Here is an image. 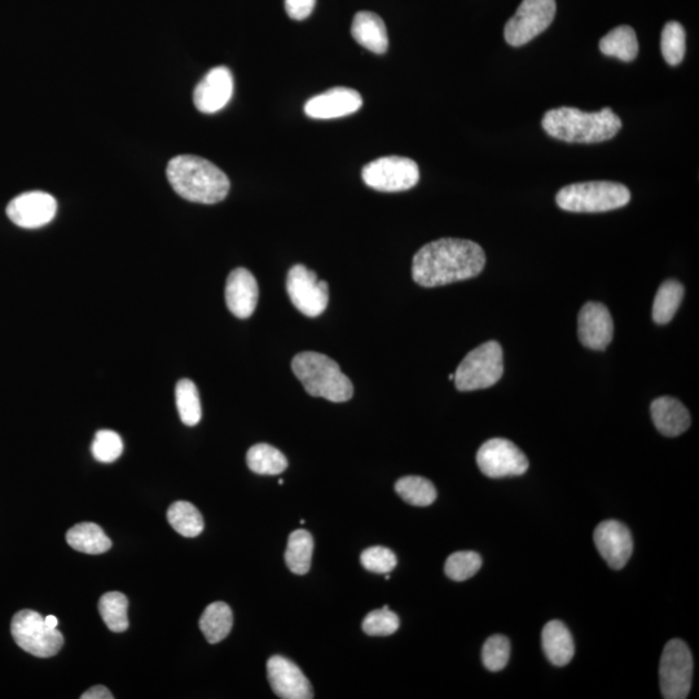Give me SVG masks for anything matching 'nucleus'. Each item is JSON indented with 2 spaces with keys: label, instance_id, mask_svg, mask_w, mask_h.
Masks as SVG:
<instances>
[{
  "label": "nucleus",
  "instance_id": "nucleus-1",
  "mask_svg": "<svg viewBox=\"0 0 699 699\" xmlns=\"http://www.w3.org/2000/svg\"><path fill=\"white\" fill-rule=\"evenodd\" d=\"M486 265L481 246L470 240L441 239L415 254L412 278L424 288L441 287L476 278Z\"/></svg>",
  "mask_w": 699,
  "mask_h": 699
},
{
  "label": "nucleus",
  "instance_id": "nucleus-2",
  "mask_svg": "<svg viewBox=\"0 0 699 699\" xmlns=\"http://www.w3.org/2000/svg\"><path fill=\"white\" fill-rule=\"evenodd\" d=\"M167 179L184 200L213 205L226 199L230 179L219 167L205 158L178 156L167 165Z\"/></svg>",
  "mask_w": 699,
  "mask_h": 699
},
{
  "label": "nucleus",
  "instance_id": "nucleus-3",
  "mask_svg": "<svg viewBox=\"0 0 699 699\" xmlns=\"http://www.w3.org/2000/svg\"><path fill=\"white\" fill-rule=\"evenodd\" d=\"M542 125L552 138L579 144L606 142L622 129L621 118L610 108L593 113L570 107L556 108L544 114Z\"/></svg>",
  "mask_w": 699,
  "mask_h": 699
},
{
  "label": "nucleus",
  "instance_id": "nucleus-4",
  "mask_svg": "<svg viewBox=\"0 0 699 699\" xmlns=\"http://www.w3.org/2000/svg\"><path fill=\"white\" fill-rule=\"evenodd\" d=\"M292 369L311 397L328 399L333 403H344L353 398V382L327 355L305 351L294 356Z\"/></svg>",
  "mask_w": 699,
  "mask_h": 699
},
{
  "label": "nucleus",
  "instance_id": "nucleus-5",
  "mask_svg": "<svg viewBox=\"0 0 699 699\" xmlns=\"http://www.w3.org/2000/svg\"><path fill=\"white\" fill-rule=\"evenodd\" d=\"M630 200V189L614 182L570 184L560 189L556 196L558 208L571 213H604L621 209Z\"/></svg>",
  "mask_w": 699,
  "mask_h": 699
},
{
  "label": "nucleus",
  "instance_id": "nucleus-6",
  "mask_svg": "<svg viewBox=\"0 0 699 699\" xmlns=\"http://www.w3.org/2000/svg\"><path fill=\"white\" fill-rule=\"evenodd\" d=\"M503 373V349L498 342L489 341L465 356L454 373V381L459 391L489 389L498 384Z\"/></svg>",
  "mask_w": 699,
  "mask_h": 699
},
{
  "label": "nucleus",
  "instance_id": "nucleus-7",
  "mask_svg": "<svg viewBox=\"0 0 699 699\" xmlns=\"http://www.w3.org/2000/svg\"><path fill=\"white\" fill-rule=\"evenodd\" d=\"M15 643L38 658L54 657L64 645V636L47 627L45 618L34 610H21L11 623Z\"/></svg>",
  "mask_w": 699,
  "mask_h": 699
},
{
  "label": "nucleus",
  "instance_id": "nucleus-8",
  "mask_svg": "<svg viewBox=\"0 0 699 699\" xmlns=\"http://www.w3.org/2000/svg\"><path fill=\"white\" fill-rule=\"evenodd\" d=\"M362 178L376 191L403 192L419 183L420 169L411 158L382 157L363 167Z\"/></svg>",
  "mask_w": 699,
  "mask_h": 699
},
{
  "label": "nucleus",
  "instance_id": "nucleus-9",
  "mask_svg": "<svg viewBox=\"0 0 699 699\" xmlns=\"http://www.w3.org/2000/svg\"><path fill=\"white\" fill-rule=\"evenodd\" d=\"M661 692L666 699H685L688 697L693 680V658L688 645L683 640L675 639L663 649L659 665Z\"/></svg>",
  "mask_w": 699,
  "mask_h": 699
},
{
  "label": "nucleus",
  "instance_id": "nucleus-10",
  "mask_svg": "<svg viewBox=\"0 0 699 699\" xmlns=\"http://www.w3.org/2000/svg\"><path fill=\"white\" fill-rule=\"evenodd\" d=\"M556 10V0H523L516 15L505 25V41L513 47L533 41L555 20Z\"/></svg>",
  "mask_w": 699,
  "mask_h": 699
},
{
  "label": "nucleus",
  "instance_id": "nucleus-11",
  "mask_svg": "<svg viewBox=\"0 0 699 699\" xmlns=\"http://www.w3.org/2000/svg\"><path fill=\"white\" fill-rule=\"evenodd\" d=\"M287 292L294 307L309 318L322 315L329 302V285L303 265L290 268Z\"/></svg>",
  "mask_w": 699,
  "mask_h": 699
},
{
  "label": "nucleus",
  "instance_id": "nucleus-12",
  "mask_svg": "<svg viewBox=\"0 0 699 699\" xmlns=\"http://www.w3.org/2000/svg\"><path fill=\"white\" fill-rule=\"evenodd\" d=\"M477 464L481 472L490 478L522 476L530 465L520 448L503 438L483 443L477 454Z\"/></svg>",
  "mask_w": 699,
  "mask_h": 699
},
{
  "label": "nucleus",
  "instance_id": "nucleus-13",
  "mask_svg": "<svg viewBox=\"0 0 699 699\" xmlns=\"http://www.w3.org/2000/svg\"><path fill=\"white\" fill-rule=\"evenodd\" d=\"M57 201L50 193L33 191L17 196L7 206V215L16 226L34 230L55 218Z\"/></svg>",
  "mask_w": 699,
  "mask_h": 699
},
{
  "label": "nucleus",
  "instance_id": "nucleus-14",
  "mask_svg": "<svg viewBox=\"0 0 699 699\" xmlns=\"http://www.w3.org/2000/svg\"><path fill=\"white\" fill-rule=\"evenodd\" d=\"M267 676L272 690L279 698H314L310 681L307 680L301 668L287 658L274 655L268 659Z\"/></svg>",
  "mask_w": 699,
  "mask_h": 699
},
{
  "label": "nucleus",
  "instance_id": "nucleus-15",
  "mask_svg": "<svg viewBox=\"0 0 699 699\" xmlns=\"http://www.w3.org/2000/svg\"><path fill=\"white\" fill-rule=\"evenodd\" d=\"M593 538L597 551L611 569L621 570L627 565L633 552V540L626 525L614 520L601 522Z\"/></svg>",
  "mask_w": 699,
  "mask_h": 699
},
{
  "label": "nucleus",
  "instance_id": "nucleus-16",
  "mask_svg": "<svg viewBox=\"0 0 699 699\" xmlns=\"http://www.w3.org/2000/svg\"><path fill=\"white\" fill-rule=\"evenodd\" d=\"M614 323L608 307L600 302H588L578 318V336L583 346L591 350H605L613 341Z\"/></svg>",
  "mask_w": 699,
  "mask_h": 699
},
{
  "label": "nucleus",
  "instance_id": "nucleus-17",
  "mask_svg": "<svg viewBox=\"0 0 699 699\" xmlns=\"http://www.w3.org/2000/svg\"><path fill=\"white\" fill-rule=\"evenodd\" d=\"M233 76L227 67L210 70L193 92V103L201 113L213 114L222 111L233 95Z\"/></svg>",
  "mask_w": 699,
  "mask_h": 699
},
{
  "label": "nucleus",
  "instance_id": "nucleus-18",
  "mask_svg": "<svg viewBox=\"0 0 699 699\" xmlns=\"http://www.w3.org/2000/svg\"><path fill=\"white\" fill-rule=\"evenodd\" d=\"M362 105V95L358 91L334 87L307 101L305 113L314 120H334L358 112Z\"/></svg>",
  "mask_w": 699,
  "mask_h": 699
},
{
  "label": "nucleus",
  "instance_id": "nucleus-19",
  "mask_svg": "<svg viewBox=\"0 0 699 699\" xmlns=\"http://www.w3.org/2000/svg\"><path fill=\"white\" fill-rule=\"evenodd\" d=\"M226 303L228 310L236 318L248 319L256 311L259 289L256 278L246 268H236L228 276L226 283Z\"/></svg>",
  "mask_w": 699,
  "mask_h": 699
},
{
  "label": "nucleus",
  "instance_id": "nucleus-20",
  "mask_svg": "<svg viewBox=\"0 0 699 699\" xmlns=\"http://www.w3.org/2000/svg\"><path fill=\"white\" fill-rule=\"evenodd\" d=\"M650 412H652L655 428L666 437H677L687 432L692 422L687 407L671 397L655 399Z\"/></svg>",
  "mask_w": 699,
  "mask_h": 699
},
{
  "label": "nucleus",
  "instance_id": "nucleus-21",
  "mask_svg": "<svg viewBox=\"0 0 699 699\" xmlns=\"http://www.w3.org/2000/svg\"><path fill=\"white\" fill-rule=\"evenodd\" d=\"M351 34L360 46L373 54L384 55L389 48L388 30L384 20L373 12L356 13Z\"/></svg>",
  "mask_w": 699,
  "mask_h": 699
},
{
  "label": "nucleus",
  "instance_id": "nucleus-22",
  "mask_svg": "<svg viewBox=\"0 0 699 699\" xmlns=\"http://www.w3.org/2000/svg\"><path fill=\"white\" fill-rule=\"evenodd\" d=\"M545 657L552 665L562 667L569 665L574 657L575 646L569 628L560 621L545 624L542 633Z\"/></svg>",
  "mask_w": 699,
  "mask_h": 699
},
{
  "label": "nucleus",
  "instance_id": "nucleus-23",
  "mask_svg": "<svg viewBox=\"0 0 699 699\" xmlns=\"http://www.w3.org/2000/svg\"><path fill=\"white\" fill-rule=\"evenodd\" d=\"M67 542L78 552L101 555L112 548L111 539L100 526L91 522L78 523L67 533Z\"/></svg>",
  "mask_w": 699,
  "mask_h": 699
},
{
  "label": "nucleus",
  "instance_id": "nucleus-24",
  "mask_svg": "<svg viewBox=\"0 0 699 699\" xmlns=\"http://www.w3.org/2000/svg\"><path fill=\"white\" fill-rule=\"evenodd\" d=\"M602 54L630 63L639 55V41L635 30L628 25L617 26L600 41Z\"/></svg>",
  "mask_w": 699,
  "mask_h": 699
},
{
  "label": "nucleus",
  "instance_id": "nucleus-25",
  "mask_svg": "<svg viewBox=\"0 0 699 699\" xmlns=\"http://www.w3.org/2000/svg\"><path fill=\"white\" fill-rule=\"evenodd\" d=\"M233 614L224 602H214L205 609L200 619V630L210 644L221 643L232 630Z\"/></svg>",
  "mask_w": 699,
  "mask_h": 699
},
{
  "label": "nucleus",
  "instance_id": "nucleus-26",
  "mask_svg": "<svg viewBox=\"0 0 699 699\" xmlns=\"http://www.w3.org/2000/svg\"><path fill=\"white\" fill-rule=\"evenodd\" d=\"M246 464L259 476H278L288 468V460L283 452L267 443H259L250 448L246 454Z\"/></svg>",
  "mask_w": 699,
  "mask_h": 699
},
{
  "label": "nucleus",
  "instance_id": "nucleus-27",
  "mask_svg": "<svg viewBox=\"0 0 699 699\" xmlns=\"http://www.w3.org/2000/svg\"><path fill=\"white\" fill-rule=\"evenodd\" d=\"M312 552H314V539L309 531L296 530L289 536L285 564L292 573L305 575L309 573L311 567Z\"/></svg>",
  "mask_w": 699,
  "mask_h": 699
},
{
  "label": "nucleus",
  "instance_id": "nucleus-28",
  "mask_svg": "<svg viewBox=\"0 0 699 699\" xmlns=\"http://www.w3.org/2000/svg\"><path fill=\"white\" fill-rule=\"evenodd\" d=\"M684 287L676 280H667L659 287L653 305V319L657 324L671 322L683 302Z\"/></svg>",
  "mask_w": 699,
  "mask_h": 699
},
{
  "label": "nucleus",
  "instance_id": "nucleus-29",
  "mask_svg": "<svg viewBox=\"0 0 699 699\" xmlns=\"http://www.w3.org/2000/svg\"><path fill=\"white\" fill-rule=\"evenodd\" d=\"M167 521L178 534L196 538L204 531V518L199 509L188 501H177L167 511Z\"/></svg>",
  "mask_w": 699,
  "mask_h": 699
},
{
  "label": "nucleus",
  "instance_id": "nucleus-30",
  "mask_svg": "<svg viewBox=\"0 0 699 699\" xmlns=\"http://www.w3.org/2000/svg\"><path fill=\"white\" fill-rule=\"evenodd\" d=\"M129 600L121 592H108L99 601L101 618L109 630L123 632L129 628Z\"/></svg>",
  "mask_w": 699,
  "mask_h": 699
},
{
  "label": "nucleus",
  "instance_id": "nucleus-31",
  "mask_svg": "<svg viewBox=\"0 0 699 699\" xmlns=\"http://www.w3.org/2000/svg\"><path fill=\"white\" fill-rule=\"evenodd\" d=\"M175 400H177V408L183 424L187 426L199 424L202 410L200 394L195 382L187 378L180 380L175 388Z\"/></svg>",
  "mask_w": 699,
  "mask_h": 699
},
{
  "label": "nucleus",
  "instance_id": "nucleus-32",
  "mask_svg": "<svg viewBox=\"0 0 699 699\" xmlns=\"http://www.w3.org/2000/svg\"><path fill=\"white\" fill-rule=\"evenodd\" d=\"M398 495L415 507H429L437 499V490L429 479L410 476L399 479L395 485Z\"/></svg>",
  "mask_w": 699,
  "mask_h": 699
},
{
  "label": "nucleus",
  "instance_id": "nucleus-33",
  "mask_svg": "<svg viewBox=\"0 0 699 699\" xmlns=\"http://www.w3.org/2000/svg\"><path fill=\"white\" fill-rule=\"evenodd\" d=\"M685 30L683 25L670 21L663 28L661 39L662 55L665 57L666 63L676 67L684 60L685 50Z\"/></svg>",
  "mask_w": 699,
  "mask_h": 699
},
{
  "label": "nucleus",
  "instance_id": "nucleus-34",
  "mask_svg": "<svg viewBox=\"0 0 699 699\" xmlns=\"http://www.w3.org/2000/svg\"><path fill=\"white\" fill-rule=\"evenodd\" d=\"M482 558L476 552H456L448 557L446 565H444V573L447 577L455 580V582H464L481 569Z\"/></svg>",
  "mask_w": 699,
  "mask_h": 699
},
{
  "label": "nucleus",
  "instance_id": "nucleus-35",
  "mask_svg": "<svg viewBox=\"0 0 699 699\" xmlns=\"http://www.w3.org/2000/svg\"><path fill=\"white\" fill-rule=\"evenodd\" d=\"M511 657V644L503 635L491 636L482 649L483 666L491 672H499L507 667Z\"/></svg>",
  "mask_w": 699,
  "mask_h": 699
},
{
  "label": "nucleus",
  "instance_id": "nucleus-36",
  "mask_svg": "<svg viewBox=\"0 0 699 699\" xmlns=\"http://www.w3.org/2000/svg\"><path fill=\"white\" fill-rule=\"evenodd\" d=\"M123 442L116 432L112 430H100L96 433L92 442L91 452L100 463H114L122 455Z\"/></svg>",
  "mask_w": 699,
  "mask_h": 699
},
{
  "label": "nucleus",
  "instance_id": "nucleus-37",
  "mask_svg": "<svg viewBox=\"0 0 699 699\" xmlns=\"http://www.w3.org/2000/svg\"><path fill=\"white\" fill-rule=\"evenodd\" d=\"M399 626L398 615L391 611L389 606H384L367 615L363 622V631L369 636H390L398 631Z\"/></svg>",
  "mask_w": 699,
  "mask_h": 699
},
{
  "label": "nucleus",
  "instance_id": "nucleus-38",
  "mask_svg": "<svg viewBox=\"0 0 699 699\" xmlns=\"http://www.w3.org/2000/svg\"><path fill=\"white\" fill-rule=\"evenodd\" d=\"M364 569L376 574H389L397 566V556L390 549L372 547L366 549L360 556Z\"/></svg>",
  "mask_w": 699,
  "mask_h": 699
},
{
  "label": "nucleus",
  "instance_id": "nucleus-39",
  "mask_svg": "<svg viewBox=\"0 0 699 699\" xmlns=\"http://www.w3.org/2000/svg\"><path fill=\"white\" fill-rule=\"evenodd\" d=\"M316 0H285V10L290 19L302 21L314 11Z\"/></svg>",
  "mask_w": 699,
  "mask_h": 699
},
{
  "label": "nucleus",
  "instance_id": "nucleus-40",
  "mask_svg": "<svg viewBox=\"0 0 699 699\" xmlns=\"http://www.w3.org/2000/svg\"><path fill=\"white\" fill-rule=\"evenodd\" d=\"M82 699H113V694L109 692V689L103 687V685H96V687L87 690L81 696Z\"/></svg>",
  "mask_w": 699,
  "mask_h": 699
},
{
  "label": "nucleus",
  "instance_id": "nucleus-41",
  "mask_svg": "<svg viewBox=\"0 0 699 699\" xmlns=\"http://www.w3.org/2000/svg\"><path fill=\"white\" fill-rule=\"evenodd\" d=\"M45 622L47 627L52 628V630H57V626H59V619H57L55 615H48V617L45 618Z\"/></svg>",
  "mask_w": 699,
  "mask_h": 699
},
{
  "label": "nucleus",
  "instance_id": "nucleus-42",
  "mask_svg": "<svg viewBox=\"0 0 699 699\" xmlns=\"http://www.w3.org/2000/svg\"><path fill=\"white\" fill-rule=\"evenodd\" d=\"M448 378H450L451 381H454V378H455L454 373H452V375L448 376Z\"/></svg>",
  "mask_w": 699,
  "mask_h": 699
}]
</instances>
